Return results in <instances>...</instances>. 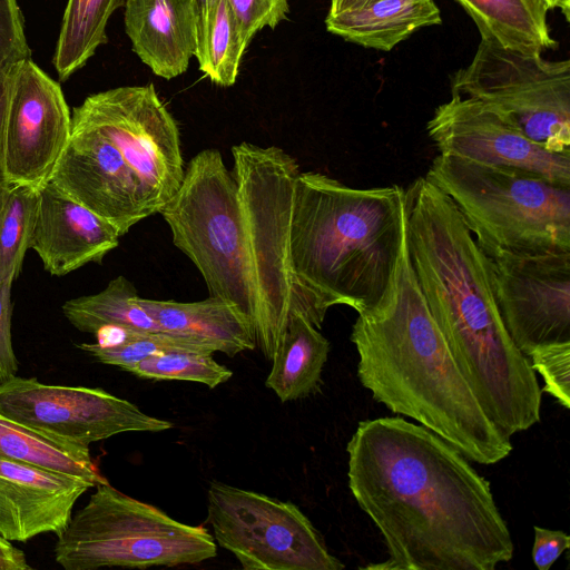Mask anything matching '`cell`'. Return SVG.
<instances>
[{"label": "cell", "mask_w": 570, "mask_h": 570, "mask_svg": "<svg viewBox=\"0 0 570 570\" xmlns=\"http://www.w3.org/2000/svg\"><path fill=\"white\" fill-rule=\"evenodd\" d=\"M375 1L377 0H331L327 14H335L347 10L360 9Z\"/></svg>", "instance_id": "cell-37"}, {"label": "cell", "mask_w": 570, "mask_h": 570, "mask_svg": "<svg viewBox=\"0 0 570 570\" xmlns=\"http://www.w3.org/2000/svg\"><path fill=\"white\" fill-rule=\"evenodd\" d=\"M452 95L478 99L509 116L548 151L570 154V61L505 47L481 36L471 62L451 80Z\"/></svg>", "instance_id": "cell-9"}, {"label": "cell", "mask_w": 570, "mask_h": 570, "mask_svg": "<svg viewBox=\"0 0 570 570\" xmlns=\"http://www.w3.org/2000/svg\"><path fill=\"white\" fill-rule=\"evenodd\" d=\"M433 0H377L355 10L327 14L328 32L365 48L390 51L423 27L441 24Z\"/></svg>", "instance_id": "cell-20"}, {"label": "cell", "mask_w": 570, "mask_h": 570, "mask_svg": "<svg viewBox=\"0 0 570 570\" xmlns=\"http://www.w3.org/2000/svg\"><path fill=\"white\" fill-rule=\"evenodd\" d=\"M138 297L134 284L120 275L99 293L65 302L62 313L72 326L85 333L98 334L108 328L161 332Z\"/></svg>", "instance_id": "cell-25"}, {"label": "cell", "mask_w": 570, "mask_h": 570, "mask_svg": "<svg viewBox=\"0 0 570 570\" xmlns=\"http://www.w3.org/2000/svg\"><path fill=\"white\" fill-rule=\"evenodd\" d=\"M71 114L60 85L27 58L13 78L4 131L11 186L46 184L71 137Z\"/></svg>", "instance_id": "cell-15"}, {"label": "cell", "mask_w": 570, "mask_h": 570, "mask_svg": "<svg viewBox=\"0 0 570 570\" xmlns=\"http://www.w3.org/2000/svg\"><path fill=\"white\" fill-rule=\"evenodd\" d=\"M57 537L55 560L66 570L177 567L217 554L206 528L176 521L107 482L96 485Z\"/></svg>", "instance_id": "cell-7"}, {"label": "cell", "mask_w": 570, "mask_h": 570, "mask_svg": "<svg viewBox=\"0 0 570 570\" xmlns=\"http://www.w3.org/2000/svg\"><path fill=\"white\" fill-rule=\"evenodd\" d=\"M238 18L247 45L264 29H274L289 13L288 0H228Z\"/></svg>", "instance_id": "cell-32"}, {"label": "cell", "mask_w": 570, "mask_h": 570, "mask_svg": "<svg viewBox=\"0 0 570 570\" xmlns=\"http://www.w3.org/2000/svg\"><path fill=\"white\" fill-rule=\"evenodd\" d=\"M399 185L354 188L322 173L296 178L291 258L302 314L321 328L327 311H371L390 293L405 235Z\"/></svg>", "instance_id": "cell-4"}, {"label": "cell", "mask_w": 570, "mask_h": 570, "mask_svg": "<svg viewBox=\"0 0 570 570\" xmlns=\"http://www.w3.org/2000/svg\"><path fill=\"white\" fill-rule=\"evenodd\" d=\"M534 372L544 386L541 389L553 396L564 409L570 407V343L551 344L533 350L528 356Z\"/></svg>", "instance_id": "cell-30"}, {"label": "cell", "mask_w": 570, "mask_h": 570, "mask_svg": "<svg viewBox=\"0 0 570 570\" xmlns=\"http://www.w3.org/2000/svg\"><path fill=\"white\" fill-rule=\"evenodd\" d=\"M24 553L0 535V570H29Z\"/></svg>", "instance_id": "cell-36"}, {"label": "cell", "mask_w": 570, "mask_h": 570, "mask_svg": "<svg viewBox=\"0 0 570 570\" xmlns=\"http://www.w3.org/2000/svg\"><path fill=\"white\" fill-rule=\"evenodd\" d=\"M131 374L149 380H177L202 383L210 389L228 381L233 372L217 363L213 354L171 351L139 362Z\"/></svg>", "instance_id": "cell-29"}, {"label": "cell", "mask_w": 570, "mask_h": 570, "mask_svg": "<svg viewBox=\"0 0 570 570\" xmlns=\"http://www.w3.org/2000/svg\"><path fill=\"white\" fill-rule=\"evenodd\" d=\"M70 140L49 181L63 195L117 228L120 236L158 213L145 187L148 155L125 131H100L71 119Z\"/></svg>", "instance_id": "cell-11"}, {"label": "cell", "mask_w": 570, "mask_h": 570, "mask_svg": "<svg viewBox=\"0 0 570 570\" xmlns=\"http://www.w3.org/2000/svg\"><path fill=\"white\" fill-rule=\"evenodd\" d=\"M0 459L75 475L94 487L106 482L91 460L89 448L39 433L1 413Z\"/></svg>", "instance_id": "cell-24"}, {"label": "cell", "mask_w": 570, "mask_h": 570, "mask_svg": "<svg viewBox=\"0 0 570 570\" xmlns=\"http://www.w3.org/2000/svg\"><path fill=\"white\" fill-rule=\"evenodd\" d=\"M207 522L245 570H342L321 533L291 501L213 481Z\"/></svg>", "instance_id": "cell-10"}, {"label": "cell", "mask_w": 570, "mask_h": 570, "mask_svg": "<svg viewBox=\"0 0 570 570\" xmlns=\"http://www.w3.org/2000/svg\"><path fill=\"white\" fill-rule=\"evenodd\" d=\"M232 156L254 291L256 343L272 361L291 314H302L289 244L301 170L296 159L276 146L244 141L232 147Z\"/></svg>", "instance_id": "cell-6"}, {"label": "cell", "mask_w": 570, "mask_h": 570, "mask_svg": "<svg viewBox=\"0 0 570 570\" xmlns=\"http://www.w3.org/2000/svg\"><path fill=\"white\" fill-rule=\"evenodd\" d=\"M92 487L75 475L0 459V535L24 542L43 533L58 534L77 500Z\"/></svg>", "instance_id": "cell-16"}, {"label": "cell", "mask_w": 570, "mask_h": 570, "mask_svg": "<svg viewBox=\"0 0 570 570\" xmlns=\"http://www.w3.org/2000/svg\"><path fill=\"white\" fill-rule=\"evenodd\" d=\"M120 237L115 226L63 195L49 180L38 188L30 248L50 275L63 276L86 264H100Z\"/></svg>", "instance_id": "cell-17"}, {"label": "cell", "mask_w": 570, "mask_h": 570, "mask_svg": "<svg viewBox=\"0 0 570 570\" xmlns=\"http://www.w3.org/2000/svg\"><path fill=\"white\" fill-rule=\"evenodd\" d=\"M495 301L517 347L570 343V252L488 255Z\"/></svg>", "instance_id": "cell-13"}, {"label": "cell", "mask_w": 570, "mask_h": 570, "mask_svg": "<svg viewBox=\"0 0 570 570\" xmlns=\"http://www.w3.org/2000/svg\"><path fill=\"white\" fill-rule=\"evenodd\" d=\"M425 178L454 204L487 254L570 252V186L439 154Z\"/></svg>", "instance_id": "cell-5"}, {"label": "cell", "mask_w": 570, "mask_h": 570, "mask_svg": "<svg viewBox=\"0 0 570 570\" xmlns=\"http://www.w3.org/2000/svg\"><path fill=\"white\" fill-rule=\"evenodd\" d=\"M357 377L373 399L445 440L469 461L490 465L512 443L491 420L456 364L421 293L411 264L406 225L386 298L358 314L350 336Z\"/></svg>", "instance_id": "cell-3"}, {"label": "cell", "mask_w": 570, "mask_h": 570, "mask_svg": "<svg viewBox=\"0 0 570 570\" xmlns=\"http://www.w3.org/2000/svg\"><path fill=\"white\" fill-rule=\"evenodd\" d=\"M198 0H126L125 31L132 51L156 76L183 75L195 56Z\"/></svg>", "instance_id": "cell-18"}, {"label": "cell", "mask_w": 570, "mask_h": 570, "mask_svg": "<svg viewBox=\"0 0 570 570\" xmlns=\"http://www.w3.org/2000/svg\"><path fill=\"white\" fill-rule=\"evenodd\" d=\"M475 22L480 35L505 47L540 51L554 49L548 10L539 0H455Z\"/></svg>", "instance_id": "cell-22"}, {"label": "cell", "mask_w": 570, "mask_h": 570, "mask_svg": "<svg viewBox=\"0 0 570 570\" xmlns=\"http://www.w3.org/2000/svg\"><path fill=\"white\" fill-rule=\"evenodd\" d=\"M18 0H0V70L30 58Z\"/></svg>", "instance_id": "cell-31"}, {"label": "cell", "mask_w": 570, "mask_h": 570, "mask_svg": "<svg viewBox=\"0 0 570 570\" xmlns=\"http://www.w3.org/2000/svg\"><path fill=\"white\" fill-rule=\"evenodd\" d=\"M348 488L387 559L364 569L494 570L514 552L489 481L431 430L405 419L358 422Z\"/></svg>", "instance_id": "cell-1"}, {"label": "cell", "mask_w": 570, "mask_h": 570, "mask_svg": "<svg viewBox=\"0 0 570 570\" xmlns=\"http://www.w3.org/2000/svg\"><path fill=\"white\" fill-rule=\"evenodd\" d=\"M439 154L523 170L570 186V154L548 151L505 114L478 99L452 95L426 125Z\"/></svg>", "instance_id": "cell-14"}, {"label": "cell", "mask_w": 570, "mask_h": 570, "mask_svg": "<svg viewBox=\"0 0 570 570\" xmlns=\"http://www.w3.org/2000/svg\"><path fill=\"white\" fill-rule=\"evenodd\" d=\"M125 3L126 0H68L52 59L61 81L81 69L108 42V20Z\"/></svg>", "instance_id": "cell-26"}, {"label": "cell", "mask_w": 570, "mask_h": 570, "mask_svg": "<svg viewBox=\"0 0 570 570\" xmlns=\"http://www.w3.org/2000/svg\"><path fill=\"white\" fill-rule=\"evenodd\" d=\"M159 214L174 245L203 276L209 296L234 306L254 326V291L237 185L219 150L203 149L188 161L180 187Z\"/></svg>", "instance_id": "cell-8"}, {"label": "cell", "mask_w": 570, "mask_h": 570, "mask_svg": "<svg viewBox=\"0 0 570 570\" xmlns=\"http://www.w3.org/2000/svg\"><path fill=\"white\" fill-rule=\"evenodd\" d=\"M11 284H0V385L17 376L18 372V360L11 338Z\"/></svg>", "instance_id": "cell-33"}, {"label": "cell", "mask_w": 570, "mask_h": 570, "mask_svg": "<svg viewBox=\"0 0 570 570\" xmlns=\"http://www.w3.org/2000/svg\"><path fill=\"white\" fill-rule=\"evenodd\" d=\"M543 7L549 11L553 9H560L564 14L566 19L570 17V0H539Z\"/></svg>", "instance_id": "cell-38"}, {"label": "cell", "mask_w": 570, "mask_h": 570, "mask_svg": "<svg viewBox=\"0 0 570 570\" xmlns=\"http://www.w3.org/2000/svg\"><path fill=\"white\" fill-rule=\"evenodd\" d=\"M532 561L539 570H549L570 547V537L560 530L533 527Z\"/></svg>", "instance_id": "cell-34"}, {"label": "cell", "mask_w": 570, "mask_h": 570, "mask_svg": "<svg viewBox=\"0 0 570 570\" xmlns=\"http://www.w3.org/2000/svg\"><path fill=\"white\" fill-rule=\"evenodd\" d=\"M330 353L328 340L299 313H292L288 325L265 381L282 402L314 394Z\"/></svg>", "instance_id": "cell-21"}, {"label": "cell", "mask_w": 570, "mask_h": 570, "mask_svg": "<svg viewBox=\"0 0 570 570\" xmlns=\"http://www.w3.org/2000/svg\"><path fill=\"white\" fill-rule=\"evenodd\" d=\"M19 62L0 70V208L11 188L4 167V131L13 78Z\"/></svg>", "instance_id": "cell-35"}, {"label": "cell", "mask_w": 570, "mask_h": 570, "mask_svg": "<svg viewBox=\"0 0 570 570\" xmlns=\"http://www.w3.org/2000/svg\"><path fill=\"white\" fill-rule=\"evenodd\" d=\"M115 340L83 343L79 347L107 365L130 372L142 360L171 351L214 354L215 351L194 338L166 332H135L117 330Z\"/></svg>", "instance_id": "cell-27"}, {"label": "cell", "mask_w": 570, "mask_h": 570, "mask_svg": "<svg viewBox=\"0 0 570 570\" xmlns=\"http://www.w3.org/2000/svg\"><path fill=\"white\" fill-rule=\"evenodd\" d=\"M138 303L161 332L194 338L230 357L257 345L252 322L220 298L181 303L139 296Z\"/></svg>", "instance_id": "cell-19"}, {"label": "cell", "mask_w": 570, "mask_h": 570, "mask_svg": "<svg viewBox=\"0 0 570 570\" xmlns=\"http://www.w3.org/2000/svg\"><path fill=\"white\" fill-rule=\"evenodd\" d=\"M416 282L456 364L509 438L540 421L542 391L495 301L489 256L451 199L421 176L404 191Z\"/></svg>", "instance_id": "cell-2"}, {"label": "cell", "mask_w": 570, "mask_h": 570, "mask_svg": "<svg viewBox=\"0 0 570 570\" xmlns=\"http://www.w3.org/2000/svg\"><path fill=\"white\" fill-rule=\"evenodd\" d=\"M0 413L33 431L89 448L125 432H160L173 423L147 415L101 389L51 385L14 376L0 385Z\"/></svg>", "instance_id": "cell-12"}, {"label": "cell", "mask_w": 570, "mask_h": 570, "mask_svg": "<svg viewBox=\"0 0 570 570\" xmlns=\"http://www.w3.org/2000/svg\"><path fill=\"white\" fill-rule=\"evenodd\" d=\"M247 47L228 0H198L194 57L213 83L230 87L236 82Z\"/></svg>", "instance_id": "cell-23"}, {"label": "cell", "mask_w": 570, "mask_h": 570, "mask_svg": "<svg viewBox=\"0 0 570 570\" xmlns=\"http://www.w3.org/2000/svg\"><path fill=\"white\" fill-rule=\"evenodd\" d=\"M38 208V188L11 186L0 208V284L19 275Z\"/></svg>", "instance_id": "cell-28"}]
</instances>
